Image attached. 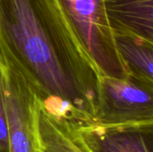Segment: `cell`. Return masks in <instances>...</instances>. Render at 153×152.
<instances>
[{
    "instance_id": "6da1fadb",
    "label": "cell",
    "mask_w": 153,
    "mask_h": 152,
    "mask_svg": "<svg viewBox=\"0 0 153 152\" xmlns=\"http://www.w3.org/2000/svg\"><path fill=\"white\" fill-rule=\"evenodd\" d=\"M0 54L47 114L94 123L101 73L58 0H0Z\"/></svg>"
},
{
    "instance_id": "7a4b0ae2",
    "label": "cell",
    "mask_w": 153,
    "mask_h": 152,
    "mask_svg": "<svg viewBox=\"0 0 153 152\" xmlns=\"http://www.w3.org/2000/svg\"><path fill=\"white\" fill-rule=\"evenodd\" d=\"M58 1L100 73L115 78L128 77L108 16L106 0Z\"/></svg>"
},
{
    "instance_id": "3957f363",
    "label": "cell",
    "mask_w": 153,
    "mask_h": 152,
    "mask_svg": "<svg viewBox=\"0 0 153 152\" xmlns=\"http://www.w3.org/2000/svg\"><path fill=\"white\" fill-rule=\"evenodd\" d=\"M1 57L8 152H44L39 130V100L22 74Z\"/></svg>"
},
{
    "instance_id": "277c9868",
    "label": "cell",
    "mask_w": 153,
    "mask_h": 152,
    "mask_svg": "<svg viewBox=\"0 0 153 152\" xmlns=\"http://www.w3.org/2000/svg\"><path fill=\"white\" fill-rule=\"evenodd\" d=\"M95 124L122 125L153 123V84L130 75L100 74Z\"/></svg>"
},
{
    "instance_id": "5b68a950",
    "label": "cell",
    "mask_w": 153,
    "mask_h": 152,
    "mask_svg": "<svg viewBox=\"0 0 153 152\" xmlns=\"http://www.w3.org/2000/svg\"><path fill=\"white\" fill-rule=\"evenodd\" d=\"M92 152H153V123L102 125H79Z\"/></svg>"
},
{
    "instance_id": "8992f818",
    "label": "cell",
    "mask_w": 153,
    "mask_h": 152,
    "mask_svg": "<svg viewBox=\"0 0 153 152\" xmlns=\"http://www.w3.org/2000/svg\"><path fill=\"white\" fill-rule=\"evenodd\" d=\"M115 32L135 35L153 44V0H106Z\"/></svg>"
},
{
    "instance_id": "52a82bcc",
    "label": "cell",
    "mask_w": 153,
    "mask_h": 152,
    "mask_svg": "<svg viewBox=\"0 0 153 152\" xmlns=\"http://www.w3.org/2000/svg\"><path fill=\"white\" fill-rule=\"evenodd\" d=\"M79 125L53 117L40 108L39 130L44 152H92L82 135Z\"/></svg>"
},
{
    "instance_id": "ba28073f",
    "label": "cell",
    "mask_w": 153,
    "mask_h": 152,
    "mask_svg": "<svg viewBox=\"0 0 153 152\" xmlns=\"http://www.w3.org/2000/svg\"><path fill=\"white\" fill-rule=\"evenodd\" d=\"M121 58L129 75L153 84V44L135 35L115 32Z\"/></svg>"
},
{
    "instance_id": "9c48e42d",
    "label": "cell",
    "mask_w": 153,
    "mask_h": 152,
    "mask_svg": "<svg viewBox=\"0 0 153 152\" xmlns=\"http://www.w3.org/2000/svg\"><path fill=\"white\" fill-rule=\"evenodd\" d=\"M2 57L0 55V152H8V125L2 84Z\"/></svg>"
}]
</instances>
